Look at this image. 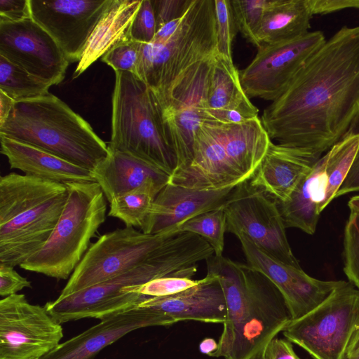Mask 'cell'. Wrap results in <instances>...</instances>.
Listing matches in <instances>:
<instances>
[{"mask_svg":"<svg viewBox=\"0 0 359 359\" xmlns=\"http://www.w3.org/2000/svg\"><path fill=\"white\" fill-rule=\"evenodd\" d=\"M247 264L264 275L280 291L292 320L320 305L343 280H321L297 268L277 261L258 248L245 235L236 236Z\"/></svg>","mask_w":359,"mask_h":359,"instance_id":"18","label":"cell"},{"mask_svg":"<svg viewBox=\"0 0 359 359\" xmlns=\"http://www.w3.org/2000/svg\"><path fill=\"white\" fill-rule=\"evenodd\" d=\"M271 142L259 117L238 124L206 120L196 133L191 163L168 183L198 189L236 187L252 178Z\"/></svg>","mask_w":359,"mask_h":359,"instance_id":"3","label":"cell"},{"mask_svg":"<svg viewBox=\"0 0 359 359\" xmlns=\"http://www.w3.org/2000/svg\"><path fill=\"white\" fill-rule=\"evenodd\" d=\"M267 359H300L287 339L273 338L265 346Z\"/></svg>","mask_w":359,"mask_h":359,"instance_id":"43","label":"cell"},{"mask_svg":"<svg viewBox=\"0 0 359 359\" xmlns=\"http://www.w3.org/2000/svg\"><path fill=\"white\" fill-rule=\"evenodd\" d=\"M15 102L0 90V126L6 121Z\"/></svg>","mask_w":359,"mask_h":359,"instance_id":"46","label":"cell"},{"mask_svg":"<svg viewBox=\"0 0 359 359\" xmlns=\"http://www.w3.org/2000/svg\"><path fill=\"white\" fill-rule=\"evenodd\" d=\"M162 189L151 183L115 196L109 202L108 215L122 221L125 226L143 228L156 196Z\"/></svg>","mask_w":359,"mask_h":359,"instance_id":"30","label":"cell"},{"mask_svg":"<svg viewBox=\"0 0 359 359\" xmlns=\"http://www.w3.org/2000/svg\"><path fill=\"white\" fill-rule=\"evenodd\" d=\"M311 14L325 15L346 8H359V0H308Z\"/></svg>","mask_w":359,"mask_h":359,"instance_id":"42","label":"cell"},{"mask_svg":"<svg viewBox=\"0 0 359 359\" xmlns=\"http://www.w3.org/2000/svg\"><path fill=\"white\" fill-rule=\"evenodd\" d=\"M31 18L29 0H0V22H18Z\"/></svg>","mask_w":359,"mask_h":359,"instance_id":"41","label":"cell"},{"mask_svg":"<svg viewBox=\"0 0 359 359\" xmlns=\"http://www.w3.org/2000/svg\"><path fill=\"white\" fill-rule=\"evenodd\" d=\"M200 280L175 276H168L149 280L144 284L132 285L123 290L136 292L149 298L165 297L184 291L198 284Z\"/></svg>","mask_w":359,"mask_h":359,"instance_id":"36","label":"cell"},{"mask_svg":"<svg viewBox=\"0 0 359 359\" xmlns=\"http://www.w3.org/2000/svg\"><path fill=\"white\" fill-rule=\"evenodd\" d=\"M225 205L184 221L177 226V231L198 235L212 248L215 256H222L227 229Z\"/></svg>","mask_w":359,"mask_h":359,"instance_id":"32","label":"cell"},{"mask_svg":"<svg viewBox=\"0 0 359 359\" xmlns=\"http://www.w3.org/2000/svg\"><path fill=\"white\" fill-rule=\"evenodd\" d=\"M63 328L45 306L22 294L0 301V359H41L57 346Z\"/></svg>","mask_w":359,"mask_h":359,"instance_id":"15","label":"cell"},{"mask_svg":"<svg viewBox=\"0 0 359 359\" xmlns=\"http://www.w3.org/2000/svg\"><path fill=\"white\" fill-rule=\"evenodd\" d=\"M218 348V342L210 337L203 339L199 344V351L201 353L210 355Z\"/></svg>","mask_w":359,"mask_h":359,"instance_id":"48","label":"cell"},{"mask_svg":"<svg viewBox=\"0 0 359 359\" xmlns=\"http://www.w3.org/2000/svg\"><path fill=\"white\" fill-rule=\"evenodd\" d=\"M67 199L47 242L20 267L58 280L69 279L104 222L106 198L95 182H67Z\"/></svg>","mask_w":359,"mask_h":359,"instance_id":"7","label":"cell"},{"mask_svg":"<svg viewBox=\"0 0 359 359\" xmlns=\"http://www.w3.org/2000/svg\"><path fill=\"white\" fill-rule=\"evenodd\" d=\"M248 98L233 62L216 53L211 64L207 91L208 120L212 114L238 106Z\"/></svg>","mask_w":359,"mask_h":359,"instance_id":"28","label":"cell"},{"mask_svg":"<svg viewBox=\"0 0 359 359\" xmlns=\"http://www.w3.org/2000/svg\"><path fill=\"white\" fill-rule=\"evenodd\" d=\"M140 46L141 43L131 40L111 49L101 60L115 72H129L136 76Z\"/></svg>","mask_w":359,"mask_h":359,"instance_id":"37","label":"cell"},{"mask_svg":"<svg viewBox=\"0 0 359 359\" xmlns=\"http://www.w3.org/2000/svg\"><path fill=\"white\" fill-rule=\"evenodd\" d=\"M31 288V282L20 276L14 267L0 264V295L3 298Z\"/></svg>","mask_w":359,"mask_h":359,"instance_id":"40","label":"cell"},{"mask_svg":"<svg viewBox=\"0 0 359 359\" xmlns=\"http://www.w3.org/2000/svg\"><path fill=\"white\" fill-rule=\"evenodd\" d=\"M191 0L151 1L158 30L167 22L180 18L185 12Z\"/></svg>","mask_w":359,"mask_h":359,"instance_id":"39","label":"cell"},{"mask_svg":"<svg viewBox=\"0 0 359 359\" xmlns=\"http://www.w3.org/2000/svg\"><path fill=\"white\" fill-rule=\"evenodd\" d=\"M324 167L323 156L298 183L284 202H276L286 228L299 229L308 234L316 231L319 187Z\"/></svg>","mask_w":359,"mask_h":359,"instance_id":"27","label":"cell"},{"mask_svg":"<svg viewBox=\"0 0 359 359\" xmlns=\"http://www.w3.org/2000/svg\"><path fill=\"white\" fill-rule=\"evenodd\" d=\"M109 156L93 170L95 182L107 201L151 183L163 189L170 175L158 168L128 154L109 149Z\"/></svg>","mask_w":359,"mask_h":359,"instance_id":"24","label":"cell"},{"mask_svg":"<svg viewBox=\"0 0 359 359\" xmlns=\"http://www.w3.org/2000/svg\"><path fill=\"white\" fill-rule=\"evenodd\" d=\"M271 0L231 1L238 31L256 46L255 34Z\"/></svg>","mask_w":359,"mask_h":359,"instance_id":"33","label":"cell"},{"mask_svg":"<svg viewBox=\"0 0 359 359\" xmlns=\"http://www.w3.org/2000/svg\"><path fill=\"white\" fill-rule=\"evenodd\" d=\"M1 153L11 169L27 175L66 184L95 182L93 172L47 151L0 135Z\"/></svg>","mask_w":359,"mask_h":359,"instance_id":"23","label":"cell"},{"mask_svg":"<svg viewBox=\"0 0 359 359\" xmlns=\"http://www.w3.org/2000/svg\"><path fill=\"white\" fill-rule=\"evenodd\" d=\"M217 53L233 61L232 43L238 32L230 0H214Z\"/></svg>","mask_w":359,"mask_h":359,"instance_id":"34","label":"cell"},{"mask_svg":"<svg viewBox=\"0 0 359 359\" xmlns=\"http://www.w3.org/2000/svg\"><path fill=\"white\" fill-rule=\"evenodd\" d=\"M325 41L323 32L317 30L294 40L261 46L250 64L239 71L245 94L249 98L274 101Z\"/></svg>","mask_w":359,"mask_h":359,"instance_id":"14","label":"cell"},{"mask_svg":"<svg viewBox=\"0 0 359 359\" xmlns=\"http://www.w3.org/2000/svg\"><path fill=\"white\" fill-rule=\"evenodd\" d=\"M184 14L180 18L167 22L159 28L156 31V35L151 43L162 44L167 41L181 25L184 19Z\"/></svg>","mask_w":359,"mask_h":359,"instance_id":"45","label":"cell"},{"mask_svg":"<svg viewBox=\"0 0 359 359\" xmlns=\"http://www.w3.org/2000/svg\"><path fill=\"white\" fill-rule=\"evenodd\" d=\"M353 191H359V147L346 177L337 192L336 197Z\"/></svg>","mask_w":359,"mask_h":359,"instance_id":"44","label":"cell"},{"mask_svg":"<svg viewBox=\"0 0 359 359\" xmlns=\"http://www.w3.org/2000/svg\"><path fill=\"white\" fill-rule=\"evenodd\" d=\"M359 147V133L350 132L323 155L324 167L318 196L320 213L336 197Z\"/></svg>","mask_w":359,"mask_h":359,"instance_id":"29","label":"cell"},{"mask_svg":"<svg viewBox=\"0 0 359 359\" xmlns=\"http://www.w3.org/2000/svg\"><path fill=\"white\" fill-rule=\"evenodd\" d=\"M359 328V289L343 280L317 307L283 329L286 339L313 359H345Z\"/></svg>","mask_w":359,"mask_h":359,"instance_id":"9","label":"cell"},{"mask_svg":"<svg viewBox=\"0 0 359 359\" xmlns=\"http://www.w3.org/2000/svg\"><path fill=\"white\" fill-rule=\"evenodd\" d=\"M216 53L214 0H191L181 25L167 41L141 43L136 76L157 95Z\"/></svg>","mask_w":359,"mask_h":359,"instance_id":"8","label":"cell"},{"mask_svg":"<svg viewBox=\"0 0 359 359\" xmlns=\"http://www.w3.org/2000/svg\"><path fill=\"white\" fill-rule=\"evenodd\" d=\"M156 318L153 310L138 306L114 313L60 343L41 359H95L102 350L128 333L158 326Z\"/></svg>","mask_w":359,"mask_h":359,"instance_id":"21","label":"cell"},{"mask_svg":"<svg viewBox=\"0 0 359 359\" xmlns=\"http://www.w3.org/2000/svg\"><path fill=\"white\" fill-rule=\"evenodd\" d=\"M65 184L12 181L0 190V264L20 266L51 236L65 208Z\"/></svg>","mask_w":359,"mask_h":359,"instance_id":"5","label":"cell"},{"mask_svg":"<svg viewBox=\"0 0 359 359\" xmlns=\"http://www.w3.org/2000/svg\"><path fill=\"white\" fill-rule=\"evenodd\" d=\"M142 0H113L85 48L74 73L75 79L114 47L131 41L130 30Z\"/></svg>","mask_w":359,"mask_h":359,"instance_id":"25","label":"cell"},{"mask_svg":"<svg viewBox=\"0 0 359 359\" xmlns=\"http://www.w3.org/2000/svg\"><path fill=\"white\" fill-rule=\"evenodd\" d=\"M226 231L245 235L258 248L273 259L301 268L285 233V226L276 201L250 186L238 185L225 205Z\"/></svg>","mask_w":359,"mask_h":359,"instance_id":"13","label":"cell"},{"mask_svg":"<svg viewBox=\"0 0 359 359\" xmlns=\"http://www.w3.org/2000/svg\"><path fill=\"white\" fill-rule=\"evenodd\" d=\"M345 359H359V328L351 339Z\"/></svg>","mask_w":359,"mask_h":359,"instance_id":"47","label":"cell"},{"mask_svg":"<svg viewBox=\"0 0 359 359\" xmlns=\"http://www.w3.org/2000/svg\"><path fill=\"white\" fill-rule=\"evenodd\" d=\"M248 277V300L241 317L223 330L217 349L209 356L250 359L292 320L283 295L264 275L249 266Z\"/></svg>","mask_w":359,"mask_h":359,"instance_id":"10","label":"cell"},{"mask_svg":"<svg viewBox=\"0 0 359 359\" xmlns=\"http://www.w3.org/2000/svg\"><path fill=\"white\" fill-rule=\"evenodd\" d=\"M177 232L154 235L125 226L100 236L90 245L58 297H66L133 269Z\"/></svg>","mask_w":359,"mask_h":359,"instance_id":"11","label":"cell"},{"mask_svg":"<svg viewBox=\"0 0 359 359\" xmlns=\"http://www.w3.org/2000/svg\"><path fill=\"white\" fill-rule=\"evenodd\" d=\"M50 86V83L0 55V90L15 102L44 96L49 93Z\"/></svg>","mask_w":359,"mask_h":359,"instance_id":"31","label":"cell"},{"mask_svg":"<svg viewBox=\"0 0 359 359\" xmlns=\"http://www.w3.org/2000/svg\"><path fill=\"white\" fill-rule=\"evenodd\" d=\"M109 149L146 161L170 176L176 158L164 129L161 108L151 90L129 72H115Z\"/></svg>","mask_w":359,"mask_h":359,"instance_id":"6","label":"cell"},{"mask_svg":"<svg viewBox=\"0 0 359 359\" xmlns=\"http://www.w3.org/2000/svg\"><path fill=\"white\" fill-rule=\"evenodd\" d=\"M236 187L198 189L168 183L156 196L141 231L154 235L177 231L184 221L224 205Z\"/></svg>","mask_w":359,"mask_h":359,"instance_id":"19","label":"cell"},{"mask_svg":"<svg viewBox=\"0 0 359 359\" xmlns=\"http://www.w3.org/2000/svg\"><path fill=\"white\" fill-rule=\"evenodd\" d=\"M344 271L349 282L359 289V212L351 211L344 229Z\"/></svg>","mask_w":359,"mask_h":359,"instance_id":"35","label":"cell"},{"mask_svg":"<svg viewBox=\"0 0 359 359\" xmlns=\"http://www.w3.org/2000/svg\"><path fill=\"white\" fill-rule=\"evenodd\" d=\"M214 56L193 67L162 93H154L161 105L165 135L176 158L175 170L191 163L196 133L208 120L207 91Z\"/></svg>","mask_w":359,"mask_h":359,"instance_id":"12","label":"cell"},{"mask_svg":"<svg viewBox=\"0 0 359 359\" xmlns=\"http://www.w3.org/2000/svg\"><path fill=\"white\" fill-rule=\"evenodd\" d=\"M0 135L31 144L90 170L109 154L90 125L55 95L15 102Z\"/></svg>","mask_w":359,"mask_h":359,"instance_id":"4","label":"cell"},{"mask_svg":"<svg viewBox=\"0 0 359 359\" xmlns=\"http://www.w3.org/2000/svg\"><path fill=\"white\" fill-rule=\"evenodd\" d=\"M348 206L351 211L359 212V195L351 197L348 202Z\"/></svg>","mask_w":359,"mask_h":359,"instance_id":"49","label":"cell"},{"mask_svg":"<svg viewBox=\"0 0 359 359\" xmlns=\"http://www.w3.org/2000/svg\"><path fill=\"white\" fill-rule=\"evenodd\" d=\"M138 306L154 311L160 326L184 320L224 323L226 318L223 289L217 276L210 272L192 287L169 296L147 298Z\"/></svg>","mask_w":359,"mask_h":359,"instance_id":"20","label":"cell"},{"mask_svg":"<svg viewBox=\"0 0 359 359\" xmlns=\"http://www.w3.org/2000/svg\"><path fill=\"white\" fill-rule=\"evenodd\" d=\"M265 347L253 355L250 359H267L264 353Z\"/></svg>","mask_w":359,"mask_h":359,"instance_id":"50","label":"cell"},{"mask_svg":"<svg viewBox=\"0 0 359 359\" xmlns=\"http://www.w3.org/2000/svg\"><path fill=\"white\" fill-rule=\"evenodd\" d=\"M312 16L308 0H271L255 34V47L304 36Z\"/></svg>","mask_w":359,"mask_h":359,"instance_id":"26","label":"cell"},{"mask_svg":"<svg viewBox=\"0 0 359 359\" xmlns=\"http://www.w3.org/2000/svg\"><path fill=\"white\" fill-rule=\"evenodd\" d=\"M214 255L208 243L196 234L178 231L144 262L108 280L48 302L45 308L59 324L82 318L102 320L138 306L147 297L123 289L168 276L191 278L197 263Z\"/></svg>","mask_w":359,"mask_h":359,"instance_id":"2","label":"cell"},{"mask_svg":"<svg viewBox=\"0 0 359 359\" xmlns=\"http://www.w3.org/2000/svg\"><path fill=\"white\" fill-rule=\"evenodd\" d=\"M156 21L151 0H142L133 20L130 36L133 41L150 43L156 33Z\"/></svg>","mask_w":359,"mask_h":359,"instance_id":"38","label":"cell"},{"mask_svg":"<svg viewBox=\"0 0 359 359\" xmlns=\"http://www.w3.org/2000/svg\"><path fill=\"white\" fill-rule=\"evenodd\" d=\"M318 161L297 149L272 141L248 182L276 202H284Z\"/></svg>","mask_w":359,"mask_h":359,"instance_id":"22","label":"cell"},{"mask_svg":"<svg viewBox=\"0 0 359 359\" xmlns=\"http://www.w3.org/2000/svg\"><path fill=\"white\" fill-rule=\"evenodd\" d=\"M0 55L51 86L63 81L69 64L55 40L32 18L0 22Z\"/></svg>","mask_w":359,"mask_h":359,"instance_id":"17","label":"cell"},{"mask_svg":"<svg viewBox=\"0 0 359 359\" xmlns=\"http://www.w3.org/2000/svg\"><path fill=\"white\" fill-rule=\"evenodd\" d=\"M113 0H29L32 18L57 43L69 63L79 62Z\"/></svg>","mask_w":359,"mask_h":359,"instance_id":"16","label":"cell"},{"mask_svg":"<svg viewBox=\"0 0 359 359\" xmlns=\"http://www.w3.org/2000/svg\"><path fill=\"white\" fill-rule=\"evenodd\" d=\"M359 116V26H344L309 59L260 120L271 140L319 160Z\"/></svg>","mask_w":359,"mask_h":359,"instance_id":"1","label":"cell"}]
</instances>
